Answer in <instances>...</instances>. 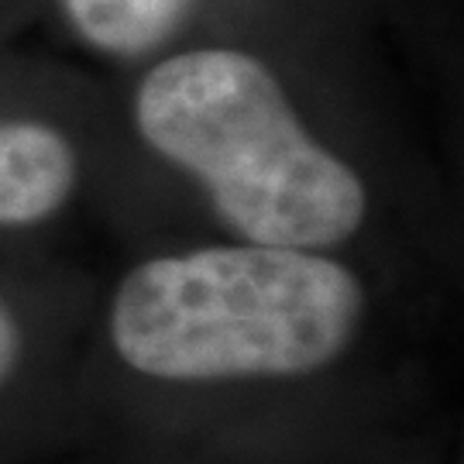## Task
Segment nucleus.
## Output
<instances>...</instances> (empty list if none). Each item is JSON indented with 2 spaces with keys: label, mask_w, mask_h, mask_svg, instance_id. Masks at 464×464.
Segmentation results:
<instances>
[{
  "label": "nucleus",
  "mask_w": 464,
  "mask_h": 464,
  "mask_svg": "<svg viewBox=\"0 0 464 464\" xmlns=\"http://www.w3.org/2000/svg\"><path fill=\"white\" fill-rule=\"evenodd\" d=\"M138 131L189 169L251 245L331 248L362 227L365 186L303 131L258 59L199 49L166 59L138 90Z\"/></svg>",
  "instance_id": "2"
},
{
  "label": "nucleus",
  "mask_w": 464,
  "mask_h": 464,
  "mask_svg": "<svg viewBox=\"0 0 464 464\" xmlns=\"http://www.w3.org/2000/svg\"><path fill=\"white\" fill-rule=\"evenodd\" d=\"M76 159L59 131L0 121V224H38L72 193Z\"/></svg>",
  "instance_id": "3"
},
{
  "label": "nucleus",
  "mask_w": 464,
  "mask_h": 464,
  "mask_svg": "<svg viewBox=\"0 0 464 464\" xmlns=\"http://www.w3.org/2000/svg\"><path fill=\"white\" fill-rule=\"evenodd\" d=\"M17 354H21V334H17V324H14V316H11V310L0 303V385L14 372Z\"/></svg>",
  "instance_id": "5"
},
{
  "label": "nucleus",
  "mask_w": 464,
  "mask_h": 464,
  "mask_svg": "<svg viewBox=\"0 0 464 464\" xmlns=\"http://www.w3.org/2000/svg\"><path fill=\"white\" fill-rule=\"evenodd\" d=\"M365 296L344 266L296 248H199L151 258L121 282L117 354L169 382L282 379L331 365Z\"/></svg>",
  "instance_id": "1"
},
{
  "label": "nucleus",
  "mask_w": 464,
  "mask_h": 464,
  "mask_svg": "<svg viewBox=\"0 0 464 464\" xmlns=\"http://www.w3.org/2000/svg\"><path fill=\"white\" fill-rule=\"evenodd\" d=\"M186 7L189 0H66L76 32L111 55H141L162 45Z\"/></svg>",
  "instance_id": "4"
}]
</instances>
